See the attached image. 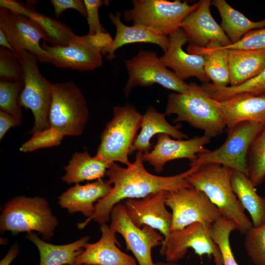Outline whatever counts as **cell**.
<instances>
[{"label": "cell", "instance_id": "obj_19", "mask_svg": "<svg viewBox=\"0 0 265 265\" xmlns=\"http://www.w3.org/2000/svg\"><path fill=\"white\" fill-rule=\"evenodd\" d=\"M169 45L167 51L160 56L164 65L180 79L196 77L204 83L210 79L204 71L205 59L201 55L185 52L183 47L188 42L187 37L181 28L168 36Z\"/></svg>", "mask_w": 265, "mask_h": 265}, {"label": "cell", "instance_id": "obj_45", "mask_svg": "<svg viewBox=\"0 0 265 265\" xmlns=\"http://www.w3.org/2000/svg\"><path fill=\"white\" fill-rule=\"evenodd\" d=\"M19 247L17 243L13 244L4 257L0 261V265H10L18 255Z\"/></svg>", "mask_w": 265, "mask_h": 265}, {"label": "cell", "instance_id": "obj_47", "mask_svg": "<svg viewBox=\"0 0 265 265\" xmlns=\"http://www.w3.org/2000/svg\"><path fill=\"white\" fill-rule=\"evenodd\" d=\"M155 265H177L176 263L169 262H158L155 263Z\"/></svg>", "mask_w": 265, "mask_h": 265}, {"label": "cell", "instance_id": "obj_17", "mask_svg": "<svg viewBox=\"0 0 265 265\" xmlns=\"http://www.w3.org/2000/svg\"><path fill=\"white\" fill-rule=\"evenodd\" d=\"M167 192L161 191L142 198L124 200L131 221L139 227L147 225L166 237L170 232L172 216L165 204Z\"/></svg>", "mask_w": 265, "mask_h": 265}, {"label": "cell", "instance_id": "obj_38", "mask_svg": "<svg viewBox=\"0 0 265 265\" xmlns=\"http://www.w3.org/2000/svg\"><path fill=\"white\" fill-rule=\"evenodd\" d=\"M64 136L51 127L32 133L31 138L20 148L22 152H32L38 149L60 145Z\"/></svg>", "mask_w": 265, "mask_h": 265}, {"label": "cell", "instance_id": "obj_5", "mask_svg": "<svg viewBox=\"0 0 265 265\" xmlns=\"http://www.w3.org/2000/svg\"><path fill=\"white\" fill-rule=\"evenodd\" d=\"M142 118V115L131 104L115 106L113 116L101 134L95 156L111 163L130 165L129 151L141 127Z\"/></svg>", "mask_w": 265, "mask_h": 265}, {"label": "cell", "instance_id": "obj_18", "mask_svg": "<svg viewBox=\"0 0 265 265\" xmlns=\"http://www.w3.org/2000/svg\"><path fill=\"white\" fill-rule=\"evenodd\" d=\"M165 133L157 135V142L153 149L143 154L144 161L152 165L158 173L163 171L166 162L179 159H194L199 154L209 151L205 146L210 142L211 138L205 135L195 136L191 139L174 140Z\"/></svg>", "mask_w": 265, "mask_h": 265}, {"label": "cell", "instance_id": "obj_14", "mask_svg": "<svg viewBox=\"0 0 265 265\" xmlns=\"http://www.w3.org/2000/svg\"><path fill=\"white\" fill-rule=\"evenodd\" d=\"M0 29L7 36L17 53L24 51L32 54L42 63H50L49 58L40 45L45 35L30 19L0 7Z\"/></svg>", "mask_w": 265, "mask_h": 265}, {"label": "cell", "instance_id": "obj_39", "mask_svg": "<svg viewBox=\"0 0 265 265\" xmlns=\"http://www.w3.org/2000/svg\"><path fill=\"white\" fill-rule=\"evenodd\" d=\"M224 47L227 49L265 50V27L251 30L237 43Z\"/></svg>", "mask_w": 265, "mask_h": 265}, {"label": "cell", "instance_id": "obj_15", "mask_svg": "<svg viewBox=\"0 0 265 265\" xmlns=\"http://www.w3.org/2000/svg\"><path fill=\"white\" fill-rule=\"evenodd\" d=\"M41 47L56 67L78 71L93 70L103 64L102 51L92 43L89 34L78 36L69 45H48L44 41Z\"/></svg>", "mask_w": 265, "mask_h": 265}, {"label": "cell", "instance_id": "obj_32", "mask_svg": "<svg viewBox=\"0 0 265 265\" xmlns=\"http://www.w3.org/2000/svg\"><path fill=\"white\" fill-rule=\"evenodd\" d=\"M202 87L210 98L218 101L244 94L265 95V68L254 78L238 86L219 87L207 82Z\"/></svg>", "mask_w": 265, "mask_h": 265}, {"label": "cell", "instance_id": "obj_40", "mask_svg": "<svg viewBox=\"0 0 265 265\" xmlns=\"http://www.w3.org/2000/svg\"><path fill=\"white\" fill-rule=\"evenodd\" d=\"M86 9V18L89 27L88 34L93 35L106 32V30L101 24L98 11L105 3L101 0H84Z\"/></svg>", "mask_w": 265, "mask_h": 265}, {"label": "cell", "instance_id": "obj_16", "mask_svg": "<svg viewBox=\"0 0 265 265\" xmlns=\"http://www.w3.org/2000/svg\"><path fill=\"white\" fill-rule=\"evenodd\" d=\"M211 4L210 0L199 1L198 7L182 21L181 28L191 45L200 48L207 47L212 44L227 47L232 43L212 16Z\"/></svg>", "mask_w": 265, "mask_h": 265}, {"label": "cell", "instance_id": "obj_22", "mask_svg": "<svg viewBox=\"0 0 265 265\" xmlns=\"http://www.w3.org/2000/svg\"><path fill=\"white\" fill-rule=\"evenodd\" d=\"M215 101L227 130L243 121L265 124V95L244 94Z\"/></svg>", "mask_w": 265, "mask_h": 265}, {"label": "cell", "instance_id": "obj_13", "mask_svg": "<svg viewBox=\"0 0 265 265\" xmlns=\"http://www.w3.org/2000/svg\"><path fill=\"white\" fill-rule=\"evenodd\" d=\"M111 230L120 234L125 241L127 250L131 251L138 265H155L152 257L153 248L162 244L164 236L147 226H136L128 215L124 204L119 203L110 214Z\"/></svg>", "mask_w": 265, "mask_h": 265}, {"label": "cell", "instance_id": "obj_41", "mask_svg": "<svg viewBox=\"0 0 265 265\" xmlns=\"http://www.w3.org/2000/svg\"><path fill=\"white\" fill-rule=\"evenodd\" d=\"M55 16L59 18L65 10L75 9L80 15L86 17V9L84 0H51Z\"/></svg>", "mask_w": 265, "mask_h": 265}, {"label": "cell", "instance_id": "obj_25", "mask_svg": "<svg viewBox=\"0 0 265 265\" xmlns=\"http://www.w3.org/2000/svg\"><path fill=\"white\" fill-rule=\"evenodd\" d=\"M228 50L231 86L254 78L265 68V50Z\"/></svg>", "mask_w": 265, "mask_h": 265}, {"label": "cell", "instance_id": "obj_42", "mask_svg": "<svg viewBox=\"0 0 265 265\" xmlns=\"http://www.w3.org/2000/svg\"><path fill=\"white\" fill-rule=\"evenodd\" d=\"M22 121L18 120L9 114L0 111V139L4 136L7 131L11 128L21 124Z\"/></svg>", "mask_w": 265, "mask_h": 265}, {"label": "cell", "instance_id": "obj_8", "mask_svg": "<svg viewBox=\"0 0 265 265\" xmlns=\"http://www.w3.org/2000/svg\"><path fill=\"white\" fill-rule=\"evenodd\" d=\"M17 54L24 74V85L19 98V104L32 112L34 124L28 132L32 134L50 127L49 118L52 100V83L41 74L35 56L26 51Z\"/></svg>", "mask_w": 265, "mask_h": 265}, {"label": "cell", "instance_id": "obj_37", "mask_svg": "<svg viewBox=\"0 0 265 265\" xmlns=\"http://www.w3.org/2000/svg\"><path fill=\"white\" fill-rule=\"evenodd\" d=\"M24 69L18 54L0 48V81L22 80Z\"/></svg>", "mask_w": 265, "mask_h": 265}, {"label": "cell", "instance_id": "obj_44", "mask_svg": "<svg viewBox=\"0 0 265 265\" xmlns=\"http://www.w3.org/2000/svg\"><path fill=\"white\" fill-rule=\"evenodd\" d=\"M89 36L94 45L102 51L103 49L110 46L113 40L110 34L106 32L98 33L93 35H89Z\"/></svg>", "mask_w": 265, "mask_h": 265}, {"label": "cell", "instance_id": "obj_21", "mask_svg": "<svg viewBox=\"0 0 265 265\" xmlns=\"http://www.w3.org/2000/svg\"><path fill=\"white\" fill-rule=\"evenodd\" d=\"M108 16L116 28V34L111 44L102 51V54L105 55L107 60H111L114 58L115 52L119 48L131 43L154 44L159 46L163 53L167 51L169 45L168 37L148 27L124 24L120 19L121 13L118 11L115 13H110Z\"/></svg>", "mask_w": 265, "mask_h": 265}, {"label": "cell", "instance_id": "obj_29", "mask_svg": "<svg viewBox=\"0 0 265 265\" xmlns=\"http://www.w3.org/2000/svg\"><path fill=\"white\" fill-rule=\"evenodd\" d=\"M187 51L204 57V71L213 84L219 87L228 86L230 83L228 49L217 44H212L206 48L190 44Z\"/></svg>", "mask_w": 265, "mask_h": 265}, {"label": "cell", "instance_id": "obj_48", "mask_svg": "<svg viewBox=\"0 0 265 265\" xmlns=\"http://www.w3.org/2000/svg\"></svg>", "mask_w": 265, "mask_h": 265}, {"label": "cell", "instance_id": "obj_1", "mask_svg": "<svg viewBox=\"0 0 265 265\" xmlns=\"http://www.w3.org/2000/svg\"><path fill=\"white\" fill-rule=\"evenodd\" d=\"M143 153L136 152L135 160L124 168L113 162L107 170V181L113 186L110 191L95 206L93 213L84 221L77 224L80 229L94 220L100 225L106 223L113 207L128 199H140L159 191H173L192 186L186 177L195 172L199 166L190 168L180 174L159 176L150 173L144 165Z\"/></svg>", "mask_w": 265, "mask_h": 265}, {"label": "cell", "instance_id": "obj_23", "mask_svg": "<svg viewBox=\"0 0 265 265\" xmlns=\"http://www.w3.org/2000/svg\"><path fill=\"white\" fill-rule=\"evenodd\" d=\"M111 184L102 179L84 185L76 184L58 197V204L73 213L80 212L88 217L95 210V204L104 197L111 190Z\"/></svg>", "mask_w": 265, "mask_h": 265}, {"label": "cell", "instance_id": "obj_20", "mask_svg": "<svg viewBox=\"0 0 265 265\" xmlns=\"http://www.w3.org/2000/svg\"><path fill=\"white\" fill-rule=\"evenodd\" d=\"M101 237L93 243H87L76 258L74 265H137L134 257L122 251L116 233L106 223L100 226Z\"/></svg>", "mask_w": 265, "mask_h": 265}, {"label": "cell", "instance_id": "obj_26", "mask_svg": "<svg viewBox=\"0 0 265 265\" xmlns=\"http://www.w3.org/2000/svg\"><path fill=\"white\" fill-rule=\"evenodd\" d=\"M26 238L39 251V265H74L76 258L82 252L90 239L87 236L70 243L54 245L42 240L34 232L27 233Z\"/></svg>", "mask_w": 265, "mask_h": 265}, {"label": "cell", "instance_id": "obj_33", "mask_svg": "<svg viewBox=\"0 0 265 265\" xmlns=\"http://www.w3.org/2000/svg\"><path fill=\"white\" fill-rule=\"evenodd\" d=\"M246 160L247 176L256 187L265 180V124L250 144Z\"/></svg>", "mask_w": 265, "mask_h": 265}, {"label": "cell", "instance_id": "obj_6", "mask_svg": "<svg viewBox=\"0 0 265 265\" xmlns=\"http://www.w3.org/2000/svg\"><path fill=\"white\" fill-rule=\"evenodd\" d=\"M85 97L72 81L52 83L49 124L63 136L80 135L88 120Z\"/></svg>", "mask_w": 265, "mask_h": 265}, {"label": "cell", "instance_id": "obj_36", "mask_svg": "<svg viewBox=\"0 0 265 265\" xmlns=\"http://www.w3.org/2000/svg\"><path fill=\"white\" fill-rule=\"evenodd\" d=\"M246 252L255 265H265V223L252 226L244 234Z\"/></svg>", "mask_w": 265, "mask_h": 265}, {"label": "cell", "instance_id": "obj_35", "mask_svg": "<svg viewBox=\"0 0 265 265\" xmlns=\"http://www.w3.org/2000/svg\"><path fill=\"white\" fill-rule=\"evenodd\" d=\"M24 85V80L0 81V108L22 121V111L19 98Z\"/></svg>", "mask_w": 265, "mask_h": 265}, {"label": "cell", "instance_id": "obj_46", "mask_svg": "<svg viewBox=\"0 0 265 265\" xmlns=\"http://www.w3.org/2000/svg\"><path fill=\"white\" fill-rule=\"evenodd\" d=\"M0 46L16 53L5 33L0 29Z\"/></svg>", "mask_w": 265, "mask_h": 265}, {"label": "cell", "instance_id": "obj_4", "mask_svg": "<svg viewBox=\"0 0 265 265\" xmlns=\"http://www.w3.org/2000/svg\"><path fill=\"white\" fill-rule=\"evenodd\" d=\"M58 224L47 200L42 197L19 196L4 204L0 216L1 233L16 235L37 231L43 238L50 240Z\"/></svg>", "mask_w": 265, "mask_h": 265}, {"label": "cell", "instance_id": "obj_7", "mask_svg": "<svg viewBox=\"0 0 265 265\" xmlns=\"http://www.w3.org/2000/svg\"><path fill=\"white\" fill-rule=\"evenodd\" d=\"M132 8L124 12L125 21L167 37L181 28L183 20L199 5V2L190 5L181 0H132Z\"/></svg>", "mask_w": 265, "mask_h": 265}, {"label": "cell", "instance_id": "obj_9", "mask_svg": "<svg viewBox=\"0 0 265 265\" xmlns=\"http://www.w3.org/2000/svg\"><path fill=\"white\" fill-rule=\"evenodd\" d=\"M265 124L253 122H240L229 130L224 142L214 150L199 154L190 161V166L217 163L247 175V155L253 140Z\"/></svg>", "mask_w": 265, "mask_h": 265}, {"label": "cell", "instance_id": "obj_28", "mask_svg": "<svg viewBox=\"0 0 265 265\" xmlns=\"http://www.w3.org/2000/svg\"><path fill=\"white\" fill-rule=\"evenodd\" d=\"M231 186L234 193L244 210L249 213L253 227L265 223V198L256 192L248 176L232 169Z\"/></svg>", "mask_w": 265, "mask_h": 265}, {"label": "cell", "instance_id": "obj_30", "mask_svg": "<svg viewBox=\"0 0 265 265\" xmlns=\"http://www.w3.org/2000/svg\"><path fill=\"white\" fill-rule=\"evenodd\" d=\"M212 4L218 10L221 18L220 26L232 44L238 42L251 30L265 27V19L250 21L225 0H214Z\"/></svg>", "mask_w": 265, "mask_h": 265}, {"label": "cell", "instance_id": "obj_12", "mask_svg": "<svg viewBox=\"0 0 265 265\" xmlns=\"http://www.w3.org/2000/svg\"><path fill=\"white\" fill-rule=\"evenodd\" d=\"M210 226L199 222L192 224L183 229L170 232L164 238L160 254L166 262L176 263L184 258L188 250L195 253L212 258L215 265H223L220 250L212 239Z\"/></svg>", "mask_w": 265, "mask_h": 265}, {"label": "cell", "instance_id": "obj_31", "mask_svg": "<svg viewBox=\"0 0 265 265\" xmlns=\"http://www.w3.org/2000/svg\"><path fill=\"white\" fill-rule=\"evenodd\" d=\"M25 17L38 25L45 34V42H49L51 46L69 45L78 36L62 22L38 12L32 6L29 5Z\"/></svg>", "mask_w": 265, "mask_h": 265}, {"label": "cell", "instance_id": "obj_24", "mask_svg": "<svg viewBox=\"0 0 265 265\" xmlns=\"http://www.w3.org/2000/svg\"><path fill=\"white\" fill-rule=\"evenodd\" d=\"M166 114L160 113L153 106H149L142 115L141 131L132 145L129 155L141 151L143 154L150 152V140L156 134H167L177 139H187L188 136L179 131V128L170 125L166 120Z\"/></svg>", "mask_w": 265, "mask_h": 265}, {"label": "cell", "instance_id": "obj_10", "mask_svg": "<svg viewBox=\"0 0 265 265\" xmlns=\"http://www.w3.org/2000/svg\"><path fill=\"white\" fill-rule=\"evenodd\" d=\"M124 62L129 76L124 88L126 97L136 86L148 87L157 83L179 93L188 88V84L168 69L156 52L140 50L136 55Z\"/></svg>", "mask_w": 265, "mask_h": 265}, {"label": "cell", "instance_id": "obj_2", "mask_svg": "<svg viewBox=\"0 0 265 265\" xmlns=\"http://www.w3.org/2000/svg\"><path fill=\"white\" fill-rule=\"evenodd\" d=\"M232 169L217 163L199 166L186 177L193 187L203 191L217 207L221 216L231 221L241 234L253 226L252 222L233 192L231 186Z\"/></svg>", "mask_w": 265, "mask_h": 265}, {"label": "cell", "instance_id": "obj_11", "mask_svg": "<svg viewBox=\"0 0 265 265\" xmlns=\"http://www.w3.org/2000/svg\"><path fill=\"white\" fill-rule=\"evenodd\" d=\"M165 204L172 211L170 232L197 222L210 226L221 216L207 196L192 186L167 192Z\"/></svg>", "mask_w": 265, "mask_h": 265}, {"label": "cell", "instance_id": "obj_3", "mask_svg": "<svg viewBox=\"0 0 265 265\" xmlns=\"http://www.w3.org/2000/svg\"><path fill=\"white\" fill-rule=\"evenodd\" d=\"M184 93H171L167 97L165 113L176 114L174 122L185 121L203 130L211 139L221 134L225 128L223 116L214 100L201 86L191 82Z\"/></svg>", "mask_w": 265, "mask_h": 265}, {"label": "cell", "instance_id": "obj_43", "mask_svg": "<svg viewBox=\"0 0 265 265\" xmlns=\"http://www.w3.org/2000/svg\"><path fill=\"white\" fill-rule=\"evenodd\" d=\"M28 5H26L22 2L14 0H0V7L5 8L10 11L22 16H25Z\"/></svg>", "mask_w": 265, "mask_h": 265}, {"label": "cell", "instance_id": "obj_34", "mask_svg": "<svg viewBox=\"0 0 265 265\" xmlns=\"http://www.w3.org/2000/svg\"><path fill=\"white\" fill-rule=\"evenodd\" d=\"M210 233L221 252L223 265H238L233 255L230 244V235L236 229L231 221L220 217L210 227Z\"/></svg>", "mask_w": 265, "mask_h": 265}, {"label": "cell", "instance_id": "obj_27", "mask_svg": "<svg viewBox=\"0 0 265 265\" xmlns=\"http://www.w3.org/2000/svg\"><path fill=\"white\" fill-rule=\"evenodd\" d=\"M112 163L96 156L91 157L87 151L76 152L68 165L64 167L65 174L62 180L68 184H76L84 181L102 179Z\"/></svg>", "mask_w": 265, "mask_h": 265}]
</instances>
